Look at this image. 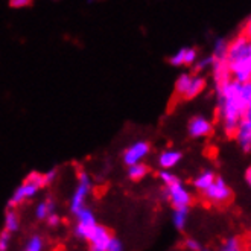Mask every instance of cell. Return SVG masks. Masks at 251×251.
Returning <instances> with one entry per match:
<instances>
[{
    "label": "cell",
    "instance_id": "cell-1",
    "mask_svg": "<svg viewBox=\"0 0 251 251\" xmlns=\"http://www.w3.org/2000/svg\"><path fill=\"white\" fill-rule=\"evenodd\" d=\"M218 96V117L226 136L233 137L247 105L251 102V81L228 79L215 85Z\"/></svg>",
    "mask_w": 251,
    "mask_h": 251
},
{
    "label": "cell",
    "instance_id": "cell-2",
    "mask_svg": "<svg viewBox=\"0 0 251 251\" xmlns=\"http://www.w3.org/2000/svg\"><path fill=\"white\" fill-rule=\"evenodd\" d=\"M226 60L231 79L239 82L251 81V38L239 34L228 41Z\"/></svg>",
    "mask_w": 251,
    "mask_h": 251
},
{
    "label": "cell",
    "instance_id": "cell-11",
    "mask_svg": "<svg viewBox=\"0 0 251 251\" xmlns=\"http://www.w3.org/2000/svg\"><path fill=\"white\" fill-rule=\"evenodd\" d=\"M198 50L195 48H181L178 49L175 53H172L169 56V64L174 67H181V66H194L195 61L198 60Z\"/></svg>",
    "mask_w": 251,
    "mask_h": 251
},
{
    "label": "cell",
    "instance_id": "cell-10",
    "mask_svg": "<svg viewBox=\"0 0 251 251\" xmlns=\"http://www.w3.org/2000/svg\"><path fill=\"white\" fill-rule=\"evenodd\" d=\"M233 137L244 152H251V119L242 117L238 124V128L234 131Z\"/></svg>",
    "mask_w": 251,
    "mask_h": 251
},
{
    "label": "cell",
    "instance_id": "cell-28",
    "mask_svg": "<svg viewBox=\"0 0 251 251\" xmlns=\"http://www.w3.org/2000/svg\"><path fill=\"white\" fill-rule=\"evenodd\" d=\"M107 251H125L124 242L121 239L114 238V236H111V239L108 242V247H107Z\"/></svg>",
    "mask_w": 251,
    "mask_h": 251
},
{
    "label": "cell",
    "instance_id": "cell-3",
    "mask_svg": "<svg viewBox=\"0 0 251 251\" xmlns=\"http://www.w3.org/2000/svg\"><path fill=\"white\" fill-rule=\"evenodd\" d=\"M44 186V178H43V174H38V172H31L29 174L25 181L14 190V194L12 197L9 198L8 201V205H9V209L12 207H17V205H20L23 201L26 200H31L34 198L37 194H38V190L43 189Z\"/></svg>",
    "mask_w": 251,
    "mask_h": 251
},
{
    "label": "cell",
    "instance_id": "cell-4",
    "mask_svg": "<svg viewBox=\"0 0 251 251\" xmlns=\"http://www.w3.org/2000/svg\"><path fill=\"white\" fill-rule=\"evenodd\" d=\"M92 190V178L85 171L78 172V184L75 187V192L70 198V212L75 215L78 210L85 207V201L87 197L90 195Z\"/></svg>",
    "mask_w": 251,
    "mask_h": 251
},
{
    "label": "cell",
    "instance_id": "cell-34",
    "mask_svg": "<svg viewBox=\"0 0 251 251\" xmlns=\"http://www.w3.org/2000/svg\"><path fill=\"white\" fill-rule=\"evenodd\" d=\"M201 251H207V250H201Z\"/></svg>",
    "mask_w": 251,
    "mask_h": 251
},
{
    "label": "cell",
    "instance_id": "cell-15",
    "mask_svg": "<svg viewBox=\"0 0 251 251\" xmlns=\"http://www.w3.org/2000/svg\"><path fill=\"white\" fill-rule=\"evenodd\" d=\"M205 85H207V79H205L202 75H200V73H195V75H192V79H190V84H189V88L187 92L184 93L183 99H194L197 98L198 95L202 93V90L205 88Z\"/></svg>",
    "mask_w": 251,
    "mask_h": 251
},
{
    "label": "cell",
    "instance_id": "cell-8",
    "mask_svg": "<svg viewBox=\"0 0 251 251\" xmlns=\"http://www.w3.org/2000/svg\"><path fill=\"white\" fill-rule=\"evenodd\" d=\"M187 132L192 139H205L213 132V122L204 114L190 117L187 124Z\"/></svg>",
    "mask_w": 251,
    "mask_h": 251
},
{
    "label": "cell",
    "instance_id": "cell-25",
    "mask_svg": "<svg viewBox=\"0 0 251 251\" xmlns=\"http://www.w3.org/2000/svg\"><path fill=\"white\" fill-rule=\"evenodd\" d=\"M218 251H242V245L241 241L238 238H230L227 239Z\"/></svg>",
    "mask_w": 251,
    "mask_h": 251
},
{
    "label": "cell",
    "instance_id": "cell-23",
    "mask_svg": "<svg viewBox=\"0 0 251 251\" xmlns=\"http://www.w3.org/2000/svg\"><path fill=\"white\" fill-rule=\"evenodd\" d=\"M213 61H215L213 55H205V56H202V58H198V60L195 61V64L192 66V67H194L195 73H202V72H205V70L212 69Z\"/></svg>",
    "mask_w": 251,
    "mask_h": 251
},
{
    "label": "cell",
    "instance_id": "cell-18",
    "mask_svg": "<svg viewBox=\"0 0 251 251\" xmlns=\"http://www.w3.org/2000/svg\"><path fill=\"white\" fill-rule=\"evenodd\" d=\"M55 212V202L50 198L43 200L41 202H38V205L35 207V218L40 221H46V218L49 215H52Z\"/></svg>",
    "mask_w": 251,
    "mask_h": 251
},
{
    "label": "cell",
    "instance_id": "cell-5",
    "mask_svg": "<svg viewBox=\"0 0 251 251\" xmlns=\"http://www.w3.org/2000/svg\"><path fill=\"white\" fill-rule=\"evenodd\" d=\"M201 194L212 204H226L233 197V192H231L230 186L226 183L224 178H221V176H216L215 181L204 192H201Z\"/></svg>",
    "mask_w": 251,
    "mask_h": 251
},
{
    "label": "cell",
    "instance_id": "cell-29",
    "mask_svg": "<svg viewBox=\"0 0 251 251\" xmlns=\"http://www.w3.org/2000/svg\"><path fill=\"white\" fill-rule=\"evenodd\" d=\"M56 176H58V169L56 168H52L49 169L46 174H43V178H44V184H52L55 180H56Z\"/></svg>",
    "mask_w": 251,
    "mask_h": 251
},
{
    "label": "cell",
    "instance_id": "cell-12",
    "mask_svg": "<svg viewBox=\"0 0 251 251\" xmlns=\"http://www.w3.org/2000/svg\"><path fill=\"white\" fill-rule=\"evenodd\" d=\"M110 239H111V233L108 231V228L98 224L87 241L90 244V251H107Z\"/></svg>",
    "mask_w": 251,
    "mask_h": 251
},
{
    "label": "cell",
    "instance_id": "cell-6",
    "mask_svg": "<svg viewBox=\"0 0 251 251\" xmlns=\"http://www.w3.org/2000/svg\"><path fill=\"white\" fill-rule=\"evenodd\" d=\"M165 194L174 207H189L192 202V194L180 178L165 186Z\"/></svg>",
    "mask_w": 251,
    "mask_h": 251
},
{
    "label": "cell",
    "instance_id": "cell-26",
    "mask_svg": "<svg viewBox=\"0 0 251 251\" xmlns=\"http://www.w3.org/2000/svg\"><path fill=\"white\" fill-rule=\"evenodd\" d=\"M158 178L161 180V183H163L165 186H168V184L174 183L175 180H178V176H176L175 174H172L169 169H161L158 172Z\"/></svg>",
    "mask_w": 251,
    "mask_h": 251
},
{
    "label": "cell",
    "instance_id": "cell-13",
    "mask_svg": "<svg viewBox=\"0 0 251 251\" xmlns=\"http://www.w3.org/2000/svg\"><path fill=\"white\" fill-rule=\"evenodd\" d=\"M210 70H212V76H213L215 85H219V84H223V82L231 79V75H230V70H228L226 58H223V60H218V58H215L213 66H212Z\"/></svg>",
    "mask_w": 251,
    "mask_h": 251
},
{
    "label": "cell",
    "instance_id": "cell-9",
    "mask_svg": "<svg viewBox=\"0 0 251 251\" xmlns=\"http://www.w3.org/2000/svg\"><path fill=\"white\" fill-rule=\"evenodd\" d=\"M150 151H151L150 143L145 142V140H139V142H134L132 145H129L124 151L122 160L126 166L136 165V163H140V161L150 154Z\"/></svg>",
    "mask_w": 251,
    "mask_h": 251
},
{
    "label": "cell",
    "instance_id": "cell-22",
    "mask_svg": "<svg viewBox=\"0 0 251 251\" xmlns=\"http://www.w3.org/2000/svg\"><path fill=\"white\" fill-rule=\"evenodd\" d=\"M190 79H192V75L189 72L181 73V75L175 81V93L178 96H184V93L187 92V88H189Z\"/></svg>",
    "mask_w": 251,
    "mask_h": 251
},
{
    "label": "cell",
    "instance_id": "cell-33",
    "mask_svg": "<svg viewBox=\"0 0 251 251\" xmlns=\"http://www.w3.org/2000/svg\"><path fill=\"white\" fill-rule=\"evenodd\" d=\"M245 181H247L248 187L251 189V166L245 171Z\"/></svg>",
    "mask_w": 251,
    "mask_h": 251
},
{
    "label": "cell",
    "instance_id": "cell-14",
    "mask_svg": "<svg viewBox=\"0 0 251 251\" xmlns=\"http://www.w3.org/2000/svg\"><path fill=\"white\" fill-rule=\"evenodd\" d=\"M183 154L176 150H166L158 155V166L161 169H172L180 163Z\"/></svg>",
    "mask_w": 251,
    "mask_h": 251
},
{
    "label": "cell",
    "instance_id": "cell-17",
    "mask_svg": "<svg viewBox=\"0 0 251 251\" xmlns=\"http://www.w3.org/2000/svg\"><path fill=\"white\" fill-rule=\"evenodd\" d=\"M187 219H189V207H174L172 213V223L176 230H184L187 226Z\"/></svg>",
    "mask_w": 251,
    "mask_h": 251
},
{
    "label": "cell",
    "instance_id": "cell-27",
    "mask_svg": "<svg viewBox=\"0 0 251 251\" xmlns=\"http://www.w3.org/2000/svg\"><path fill=\"white\" fill-rule=\"evenodd\" d=\"M11 244V233L3 230L0 233V251H8Z\"/></svg>",
    "mask_w": 251,
    "mask_h": 251
},
{
    "label": "cell",
    "instance_id": "cell-16",
    "mask_svg": "<svg viewBox=\"0 0 251 251\" xmlns=\"http://www.w3.org/2000/svg\"><path fill=\"white\" fill-rule=\"evenodd\" d=\"M216 174L210 169H205L202 172H200L197 176H195V180H194V187L200 192H204L205 189H207L216 178Z\"/></svg>",
    "mask_w": 251,
    "mask_h": 251
},
{
    "label": "cell",
    "instance_id": "cell-7",
    "mask_svg": "<svg viewBox=\"0 0 251 251\" xmlns=\"http://www.w3.org/2000/svg\"><path fill=\"white\" fill-rule=\"evenodd\" d=\"M76 216V226H75V234L81 239H88L90 234L93 233V230L96 228L98 223H96V218L95 213L88 209V207H82L81 210H78L75 213Z\"/></svg>",
    "mask_w": 251,
    "mask_h": 251
},
{
    "label": "cell",
    "instance_id": "cell-24",
    "mask_svg": "<svg viewBox=\"0 0 251 251\" xmlns=\"http://www.w3.org/2000/svg\"><path fill=\"white\" fill-rule=\"evenodd\" d=\"M43 248H44L43 238H41V236H38V234H35V236H32V238L27 241V244L25 247V251H43Z\"/></svg>",
    "mask_w": 251,
    "mask_h": 251
},
{
    "label": "cell",
    "instance_id": "cell-30",
    "mask_svg": "<svg viewBox=\"0 0 251 251\" xmlns=\"http://www.w3.org/2000/svg\"><path fill=\"white\" fill-rule=\"evenodd\" d=\"M32 5V0H9V6L16 8V9H22V8H27Z\"/></svg>",
    "mask_w": 251,
    "mask_h": 251
},
{
    "label": "cell",
    "instance_id": "cell-19",
    "mask_svg": "<svg viewBox=\"0 0 251 251\" xmlns=\"http://www.w3.org/2000/svg\"><path fill=\"white\" fill-rule=\"evenodd\" d=\"M148 172H150V168L140 161V163L128 166V178L132 181H140L142 178H145V176L148 175Z\"/></svg>",
    "mask_w": 251,
    "mask_h": 251
},
{
    "label": "cell",
    "instance_id": "cell-20",
    "mask_svg": "<svg viewBox=\"0 0 251 251\" xmlns=\"http://www.w3.org/2000/svg\"><path fill=\"white\" fill-rule=\"evenodd\" d=\"M227 49H228V40L224 37H219L215 40L213 43V58H218V60H223V58H227Z\"/></svg>",
    "mask_w": 251,
    "mask_h": 251
},
{
    "label": "cell",
    "instance_id": "cell-32",
    "mask_svg": "<svg viewBox=\"0 0 251 251\" xmlns=\"http://www.w3.org/2000/svg\"><path fill=\"white\" fill-rule=\"evenodd\" d=\"M46 223H48V226H49V227L55 228L56 226H60V216H58V215L53 212L52 215H49V216L46 218Z\"/></svg>",
    "mask_w": 251,
    "mask_h": 251
},
{
    "label": "cell",
    "instance_id": "cell-21",
    "mask_svg": "<svg viewBox=\"0 0 251 251\" xmlns=\"http://www.w3.org/2000/svg\"><path fill=\"white\" fill-rule=\"evenodd\" d=\"M3 230L9 231L11 234L16 233L20 227V219H19V215L14 212V210H8L6 215H5V223H3Z\"/></svg>",
    "mask_w": 251,
    "mask_h": 251
},
{
    "label": "cell",
    "instance_id": "cell-31",
    "mask_svg": "<svg viewBox=\"0 0 251 251\" xmlns=\"http://www.w3.org/2000/svg\"><path fill=\"white\" fill-rule=\"evenodd\" d=\"M186 248L189 250V251H201L202 250V247H201V244H200V241H197V239H187L186 241Z\"/></svg>",
    "mask_w": 251,
    "mask_h": 251
}]
</instances>
